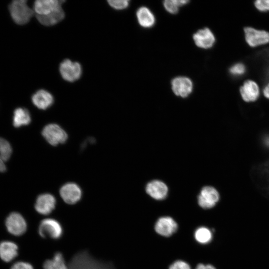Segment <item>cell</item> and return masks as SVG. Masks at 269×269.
Here are the masks:
<instances>
[{
	"label": "cell",
	"mask_w": 269,
	"mask_h": 269,
	"mask_svg": "<svg viewBox=\"0 0 269 269\" xmlns=\"http://www.w3.org/2000/svg\"><path fill=\"white\" fill-rule=\"evenodd\" d=\"M245 66L242 63H237L230 69V72L234 76H240L245 72Z\"/></svg>",
	"instance_id": "cell-27"
},
{
	"label": "cell",
	"mask_w": 269,
	"mask_h": 269,
	"mask_svg": "<svg viewBox=\"0 0 269 269\" xmlns=\"http://www.w3.org/2000/svg\"><path fill=\"white\" fill-rule=\"evenodd\" d=\"M195 269H216L213 266L210 265V264H207L205 265L203 264H199L197 267H196Z\"/></svg>",
	"instance_id": "cell-31"
},
{
	"label": "cell",
	"mask_w": 269,
	"mask_h": 269,
	"mask_svg": "<svg viewBox=\"0 0 269 269\" xmlns=\"http://www.w3.org/2000/svg\"><path fill=\"white\" fill-rule=\"evenodd\" d=\"M59 71L63 79L73 82L81 77L82 68L79 63L73 62L69 59H65L61 63Z\"/></svg>",
	"instance_id": "cell-4"
},
{
	"label": "cell",
	"mask_w": 269,
	"mask_h": 269,
	"mask_svg": "<svg viewBox=\"0 0 269 269\" xmlns=\"http://www.w3.org/2000/svg\"><path fill=\"white\" fill-rule=\"evenodd\" d=\"M263 94L265 97L269 99V83L264 88Z\"/></svg>",
	"instance_id": "cell-32"
},
{
	"label": "cell",
	"mask_w": 269,
	"mask_h": 269,
	"mask_svg": "<svg viewBox=\"0 0 269 269\" xmlns=\"http://www.w3.org/2000/svg\"><path fill=\"white\" fill-rule=\"evenodd\" d=\"M219 200L217 190L211 186L204 187L198 197L199 206L204 209L213 207Z\"/></svg>",
	"instance_id": "cell-7"
},
{
	"label": "cell",
	"mask_w": 269,
	"mask_h": 269,
	"mask_svg": "<svg viewBox=\"0 0 269 269\" xmlns=\"http://www.w3.org/2000/svg\"><path fill=\"white\" fill-rule=\"evenodd\" d=\"M55 205V197L50 194L45 193L37 197L35 208L39 213L46 215L50 214L54 209Z\"/></svg>",
	"instance_id": "cell-11"
},
{
	"label": "cell",
	"mask_w": 269,
	"mask_h": 269,
	"mask_svg": "<svg viewBox=\"0 0 269 269\" xmlns=\"http://www.w3.org/2000/svg\"><path fill=\"white\" fill-rule=\"evenodd\" d=\"M64 0H37L34 2V11L37 15H45L62 7Z\"/></svg>",
	"instance_id": "cell-10"
},
{
	"label": "cell",
	"mask_w": 269,
	"mask_h": 269,
	"mask_svg": "<svg viewBox=\"0 0 269 269\" xmlns=\"http://www.w3.org/2000/svg\"><path fill=\"white\" fill-rule=\"evenodd\" d=\"M169 269H191V268L186 262L182 260H178L171 265Z\"/></svg>",
	"instance_id": "cell-29"
},
{
	"label": "cell",
	"mask_w": 269,
	"mask_h": 269,
	"mask_svg": "<svg viewBox=\"0 0 269 269\" xmlns=\"http://www.w3.org/2000/svg\"><path fill=\"white\" fill-rule=\"evenodd\" d=\"M38 21L42 25L49 26L57 24L62 20L65 16L62 7L45 15H36Z\"/></svg>",
	"instance_id": "cell-19"
},
{
	"label": "cell",
	"mask_w": 269,
	"mask_h": 269,
	"mask_svg": "<svg viewBox=\"0 0 269 269\" xmlns=\"http://www.w3.org/2000/svg\"><path fill=\"white\" fill-rule=\"evenodd\" d=\"M42 134L52 146L64 143L68 138L66 132L59 125L54 123L46 125L42 131Z\"/></svg>",
	"instance_id": "cell-3"
},
{
	"label": "cell",
	"mask_w": 269,
	"mask_h": 269,
	"mask_svg": "<svg viewBox=\"0 0 269 269\" xmlns=\"http://www.w3.org/2000/svg\"><path fill=\"white\" fill-rule=\"evenodd\" d=\"M193 39L198 47L204 49H208L212 47L215 41L213 34L207 28L197 31L194 34Z\"/></svg>",
	"instance_id": "cell-14"
},
{
	"label": "cell",
	"mask_w": 269,
	"mask_h": 269,
	"mask_svg": "<svg viewBox=\"0 0 269 269\" xmlns=\"http://www.w3.org/2000/svg\"><path fill=\"white\" fill-rule=\"evenodd\" d=\"M194 237L198 242L201 244H206L212 240V234L208 228L201 227L195 231Z\"/></svg>",
	"instance_id": "cell-24"
},
{
	"label": "cell",
	"mask_w": 269,
	"mask_h": 269,
	"mask_svg": "<svg viewBox=\"0 0 269 269\" xmlns=\"http://www.w3.org/2000/svg\"><path fill=\"white\" fill-rule=\"evenodd\" d=\"M109 5L117 10L126 8L129 5V1L127 0H108Z\"/></svg>",
	"instance_id": "cell-26"
},
{
	"label": "cell",
	"mask_w": 269,
	"mask_h": 269,
	"mask_svg": "<svg viewBox=\"0 0 269 269\" xmlns=\"http://www.w3.org/2000/svg\"><path fill=\"white\" fill-rule=\"evenodd\" d=\"M255 6L260 11H269V0H257L255 2Z\"/></svg>",
	"instance_id": "cell-28"
},
{
	"label": "cell",
	"mask_w": 269,
	"mask_h": 269,
	"mask_svg": "<svg viewBox=\"0 0 269 269\" xmlns=\"http://www.w3.org/2000/svg\"><path fill=\"white\" fill-rule=\"evenodd\" d=\"M10 15L14 22L18 25L27 24L34 14V11L27 4L25 0L13 1L9 6Z\"/></svg>",
	"instance_id": "cell-2"
},
{
	"label": "cell",
	"mask_w": 269,
	"mask_h": 269,
	"mask_svg": "<svg viewBox=\"0 0 269 269\" xmlns=\"http://www.w3.org/2000/svg\"><path fill=\"white\" fill-rule=\"evenodd\" d=\"M18 254V246L14 242L5 241L0 243V257L3 261L9 262Z\"/></svg>",
	"instance_id": "cell-18"
},
{
	"label": "cell",
	"mask_w": 269,
	"mask_h": 269,
	"mask_svg": "<svg viewBox=\"0 0 269 269\" xmlns=\"http://www.w3.org/2000/svg\"><path fill=\"white\" fill-rule=\"evenodd\" d=\"M177 224L170 217L160 218L155 225V230L159 235L169 237L174 233L177 229Z\"/></svg>",
	"instance_id": "cell-12"
},
{
	"label": "cell",
	"mask_w": 269,
	"mask_h": 269,
	"mask_svg": "<svg viewBox=\"0 0 269 269\" xmlns=\"http://www.w3.org/2000/svg\"><path fill=\"white\" fill-rule=\"evenodd\" d=\"M12 153L10 143L5 139L0 137V172L6 170V162L10 159Z\"/></svg>",
	"instance_id": "cell-21"
},
{
	"label": "cell",
	"mask_w": 269,
	"mask_h": 269,
	"mask_svg": "<svg viewBox=\"0 0 269 269\" xmlns=\"http://www.w3.org/2000/svg\"><path fill=\"white\" fill-rule=\"evenodd\" d=\"M68 269H113L108 263L101 262L92 258L88 252H81L71 260Z\"/></svg>",
	"instance_id": "cell-1"
},
{
	"label": "cell",
	"mask_w": 269,
	"mask_h": 269,
	"mask_svg": "<svg viewBox=\"0 0 269 269\" xmlns=\"http://www.w3.org/2000/svg\"><path fill=\"white\" fill-rule=\"evenodd\" d=\"M146 192L153 198L162 200L165 198L168 193V187L163 182L159 180H153L147 184Z\"/></svg>",
	"instance_id": "cell-15"
},
{
	"label": "cell",
	"mask_w": 269,
	"mask_h": 269,
	"mask_svg": "<svg viewBox=\"0 0 269 269\" xmlns=\"http://www.w3.org/2000/svg\"><path fill=\"white\" fill-rule=\"evenodd\" d=\"M31 121L30 114L25 108L18 107L13 112L12 124L14 127L19 128L29 124Z\"/></svg>",
	"instance_id": "cell-20"
},
{
	"label": "cell",
	"mask_w": 269,
	"mask_h": 269,
	"mask_svg": "<svg viewBox=\"0 0 269 269\" xmlns=\"http://www.w3.org/2000/svg\"><path fill=\"white\" fill-rule=\"evenodd\" d=\"M33 104L38 109L46 110L53 103V96L46 90L41 89L36 92L32 96Z\"/></svg>",
	"instance_id": "cell-16"
},
{
	"label": "cell",
	"mask_w": 269,
	"mask_h": 269,
	"mask_svg": "<svg viewBox=\"0 0 269 269\" xmlns=\"http://www.w3.org/2000/svg\"><path fill=\"white\" fill-rule=\"evenodd\" d=\"M244 33L246 41L251 47H256L269 42V33L267 31L246 27L244 29Z\"/></svg>",
	"instance_id": "cell-8"
},
{
	"label": "cell",
	"mask_w": 269,
	"mask_h": 269,
	"mask_svg": "<svg viewBox=\"0 0 269 269\" xmlns=\"http://www.w3.org/2000/svg\"><path fill=\"white\" fill-rule=\"evenodd\" d=\"M60 195L64 201L69 204L78 202L82 196V191L80 187L74 183H67L60 189Z\"/></svg>",
	"instance_id": "cell-9"
},
{
	"label": "cell",
	"mask_w": 269,
	"mask_h": 269,
	"mask_svg": "<svg viewBox=\"0 0 269 269\" xmlns=\"http://www.w3.org/2000/svg\"><path fill=\"white\" fill-rule=\"evenodd\" d=\"M38 232L43 238L57 239L62 234L63 230L60 224L56 220L47 218L43 220L39 226Z\"/></svg>",
	"instance_id": "cell-5"
},
{
	"label": "cell",
	"mask_w": 269,
	"mask_h": 269,
	"mask_svg": "<svg viewBox=\"0 0 269 269\" xmlns=\"http://www.w3.org/2000/svg\"><path fill=\"white\" fill-rule=\"evenodd\" d=\"M172 89L177 96L183 98L187 97L192 91L193 83L191 80L185 77H178L172 80Z\"/></svg>",
	"instance_id": "cell-13"
},
{
	"label": "cell",
	"mask_w": 269,
	"mask_h": 269,
	"mask_svg": "<svg viewBox=\"0 0 269 269\" xmlns=\"http://www.w3.org/2000/svg\"><path fill=\"white\" fill-rule=\"evenodd\" d=\"M137 17L140 25L145 28L151 27L155 23L153 14L145 7H142L137 10Z\"/></svg>",
	"instance_id": "cell-22"
},
{
	"label": "cell",
	"mask_w": 269,
	"mask_h": 269,
	"mask_svg": "<svg viewBox=\"0 0 269 269\" xmlns=\"http://www.w3.org/2000/svg\"><path fill=\"white\" fill-rule=\"evenodd\" d=\"M240 94L246 102L255 101L259 96V89L257 84L252 80H247L241 87Z\"/></svg>",
	"instance_id": "cell-17"
},
{
	"label": "cell",
	"mask_w": 269,
	"mask_h": 269,
	"mask_svg": "<svg viewBox=\"0 0 269 269\" xmlns=\"http://www.w3.org/2000/svg\"><path fill=\"white\" fill-rule=\"evenodd\" d=\"M44 269H68L63 255L60 252L55 254L51 259H48L43 264Z\"/></svg>",
	"instance_id": "cell-23"
},
{
	"label": "cell",
	"mask_w": 269,
	"mask_h": 269,
	"mask_svg": "<svg viewBox=\"0 0 269 269\" xmlns=\"http://www.w3.org/2000/svg\"><path fill=\"white\" fill-rule=\"evenodd\" d=\"M5 225L8 232L15 236L22 235L27 229V224L23 217L15 212H12L7 217Z\"/></svg>",
	"instance_id": "cell-6"
},
{
	"label": "cell",
	"mask_w": 269,
	"mask_h": 269,
	"mask_svg": "<svg viewBox=\"0 0 269 269\" xmlns=\"http://www.w3.org/2000/svg\"><path fill=\"white\" fill-rule=\"evenodd\" d=\"M189 0H166L163 5L165 9L172 14L176 13L178 11V7L188 3Z\"/></svg>",
	"instance_id": "cell-25"
},
{
	"label": "cell",
	"mask_w": 269,
	"mask_h": 269,
	"mask_svg": "<svg viewBox=\"0 0 269 269\" xmlns=\"http://www.w3.org/2000/svg\"><path fill=\"white\" fill-rule=\"evenodd\" d=\"M11 269H34L32 265L25 262H18L15 263Z\"/></svg>",
	"instance_id": "cell-30"
}]
</instances>
